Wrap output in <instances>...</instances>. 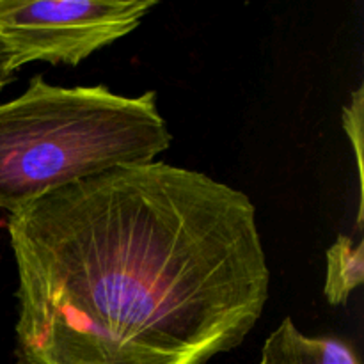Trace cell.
<instances>
[{
    "mask_svg": "<svg viewBox=\"0 0 364 364\" xmlns=\"http://www.w3.org/2000/svg\"><path fill=\"white\" fill-rule=\"evenodd\" d=\"M7 233L18 364H205L269 299L251 198L166 162L63 185L11 213Z\"/></svg>",
    "mask_w": 364,
    "mask_h": 364,
    "instance_id": "6da1fadb",
    "label": "cell"
},
{
    "mask_svg": "<svg viewBox=\"0 0 364 364\" xmlns=\"http://www.w3.org/2000/svg\"><path fill=\"white\" fill-rule=\"evenodd\" d=\"M171 142L155 91L123 96L36 75L25 92L0 103V208L14 213L100 171L153 162Z\"/></svg>",
    "mask_w": 364,
    "mask_h": 364,
    "instance_id": "7a4b0ae2",
    "label": "cell"
},
{
    "mask_svg": "<svg viewBox=\"0 0 364 364\" xmlns=\"http://www.w3.org/2000/svg\"><path fill=\"white\" fill-rule=\"evenodd\" d=\"M155 0H0V41L14 70L34 60L77 66L141 25Z\"/></svg>",
    "mask_w": 364,
    "mask_h": 364,
    "instance_id": "3957f363",
    "label": "cell"
},
{
    "mask_svg": "<svg viewBox=\"0 0 364 364\" xmlns=\"http://www.w3.org/2000/svg\"><path fill=\"white\" fill-rule=\"evenodd\" d=\"M258 364H361V361L343 340L306 336L287 316L267 338Z\"/></svg>",
    "mask_w": 364,
    "mask_h": 364,
    "instance_id": "277c9868",
    "label": "cell"
},
{
    "mask_svg": "<svg viewBox=\"0 0 364 364\" xmlns=\"http://www.w3.org/2000/svg\"><path fill=\"white\" fill-rule=\"evenodd\" d=\"M364 277L363 244L340 235L327 251V279L323 294L329 304H345Z\"/></svg>",
    "mask_w": 364,
    "mask_h": 364,
    "instance_id": "5b68a950",
    "label": "cell"
},
{
    "mask_svg": "<svg viewBox=\"0 0 364 364\" xmlns=\"http://www.w3.org/2000/svg\"><path fill=\"white\" fill-rule=\"evenodd\" d=\"M343 128L350 139L358 162L359 181H363V87L352 92V100L343 109Z\"/></svg>",
    "mask_w": 364,
    "mask_h": 364,
    "instance_id": "8992f818",
    "label": "cell"
},
{
    "mask_svg": "<svg viewBox=\"0 0 364 364\" xmlns=\"http://www.w3.org/2000/svg\"><path fill=\"white\" fill-rule=\"evenodd\" d=\"M14 73H16V70L11 64L9 53H7L2 41H0V91L14 80Z\"/></svg>",
    "mask_w": 364,
    "mask_h": 364,
    "instance_id": "52a82bcc",
    "label": "cell"
}]
</instances>
